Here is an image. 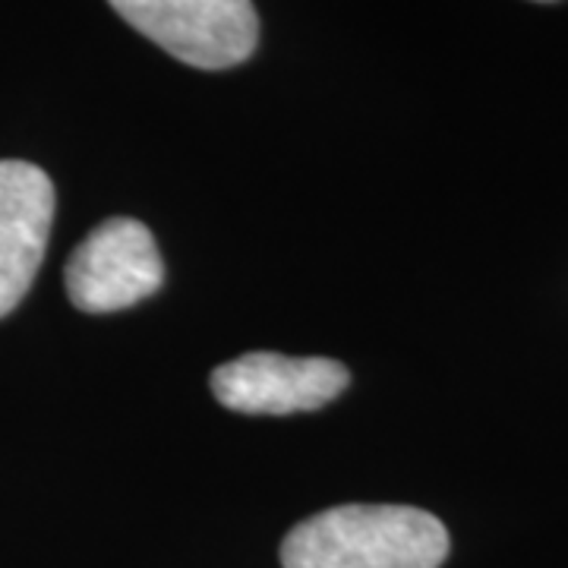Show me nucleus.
<instances>
[{
	"label": "nucleus",
	"instance_id": "3",
	"mask_svg": "<svg viewBox=\"0 0 568 568\" xmlns=\"http://www.w3.org/2000/svg\"><path fill=\"white\" fill-rule=\"evenodd\" d=\"M164 265L152 231L133 219H108L67 263V294L82 313H114L162 287Z\"/></svg>",
	"mask_w": 568,
	"mask_h": 568
},
{
	"label": "nucleus",
	"instance_id": "6",
	"mask_svg": "<svg viewBox=\"0 0 568 568\" xmlns=\"http://www.w3.org/2000/svg\"><path fill=\"white\" fill-rule=\"evenodd\" d=\"M537 3H552V0H537Z\"/></svg>",
	"mask_w": 568,
	"mask_h": 568
},
{
	"label": "nucleus",
	"instance_id": "5",
	"mask_svg": "<svg viewBox=\"0 0 568 568\" xmlns=\"http://www.w3.org/2000/svg\"><path fill=\"white\" fill-rule=\"evenodd\" d=\"M54 222V186L39 164L0 162V320L36 282Z\"/></svg>",
	"mask_w": 568,
	"mask_h": 568
},
{
	"label": "nucleus",
	"instance_id": "2",
	"mask_svg": "<svg viewBox=\"0 0 568 568\" xmlns=\"http://www.w3.org/2000/svg\"><path fill=\"white\" fill-rule=\"evenodd\" d=\"M123 20L171 58L227 70L244 63L256 41L260 20L250 0H108Z\"/></svg>",
	"mask_w": 568,
	"mask_h": 568
},
{
	"label": "nucleus",
	"instance_id": "4",
	"mask_svg": "<svg viewBox=\"0 0 568 568\" xmlns=\"http://www.w3.org/2000/svg\"><path fill=\"white\" fill-rule=\"evenodd\" d=\"M351 383L345 364L328 357H284L253 351L212 373V392L237 414H301L335 402Z\"/></svg>",
	"mask_w": 568,
	"mask_h": 568
},
{
	"label": "nucleus",
	"instance_id": "1",
	"mask_svg": "<svg viewBox=\"0 0 568 568\" xmlns=\"http://www.w3.org/2000/svg\"><path fill=\"white\" fill-rule=\"evenodd\" d=\"M446 556V525L410 506L325 508L282 544L284 568H439Z\"/></svg>",
	"mask_w": 568,
	"mask_h": 568
}]
</instances>
